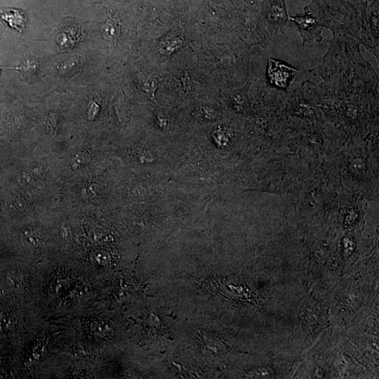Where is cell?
Returning <instances> with one entry per match:
<instances>
[{
	"label": "cell",
	"instance_id": "obj_2",
	"mask_svg": "<svg viewBox=\"0 0 379 379\" xmlns=\"http://www.w3.org/2000/svg\"><path fill=\"white\" fill-rule=\"evenodd\" d=\"M269 63L270 82L280 88H288L297 71L271 58H269Z\"/></svg>",
	"mask_w": 379,
	"mask_h": 379
},
{
	"label": "cell",
	"instance_id": "obj_3",
	"mask_svg": "<svg viewBox=\"0 0 379 379\" xmlns=\"http://www.w3.org/2000/svg\"><path fill=\"white\" fill-rule=\"evenodd\" d=\"M267 16L269 21L275 28L285 26L288 20L285 0H267Z\"/></svg>",
	"mask_w": 379,
	"mask_h": 379
},
{
	"label": "cell",
	"instance_id": "obj_1",
	"mask_svg": "<svg viewBox=\"0 0 379 379\" xmlns=\"http://www.w3.org/2000/svg\"><path fill=\"white\" fill-rule=\"evenodd\" d=\"M290 18L297 25L303 37L304 45L307 42L315 40L320 42L323 40L320 25L317 19L314 18L312 15L291 17Z\"/></svg>",
	"mask_w": 379,
	"mask_h": 379
},
{
	"label": "cell",
	"instance_id": "obj_4",
	"mask_svg": "<svg viewBox=\"0 0 379 379\" xmlns=\"http://www.w3.org/2000/svg\"><path fill=\"white\" fill-rule=\"evenodd\" d=\"M0 18L6 21L9 26L19 32L23 31L25 23V15L18 9H9L0 14Z\"/></svg>",
	"mask_w": 379,
	"mask_h": 379
}]
</instances>
